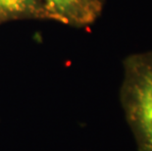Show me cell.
Segmentation results:
<instances>
[{"label":"cell","instance_id":"2","mask_svg":"<svg viewBox=\"0 0 152 151\" xmlns=\"http://www.w3.org/2000/svg\"><path fill=\"white\" fill-rule=\"evenodd\" d=\"M55 18L70 24L92 23L101 9L100 0H39Z\"/></svg>","mask_w":152,"mask_h":151},{"label":"cell","instance_id":"3","mask_svg":"<svg viewBox=\"0 0 152 151\" xmlns=\"http://www.w3.org/2000/svg\"><path fill=\"white\" fill-rule=\"evenodd\" d=\"M35 0H0V16H16L31 12Z\"/></svg>","mask_w":152,"mask_h":151},{"label":"cell","instance_id":"1","mask_svg":"<svg viewBox=\"0 0 152 151\" xmlns=\"http://www.w3.org/2000/svg\"><path fill=\"white\" fill-rule=\"evenodd\" d=\"M122 103L138 151H152V53L127 63Z\"/></svg>","mask_w":152,"mask_h":151}]
</instances>
